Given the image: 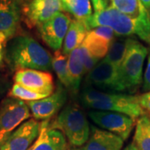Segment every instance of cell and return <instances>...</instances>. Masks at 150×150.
I'll list each match as a JSON object with an SVG mask.
<instances>
[{"mask_svg":"<svg viewBox=\"0 0 150 150\" xmlns=\"http://www.w3.org/2000/svg\"><path fill=\"white\" fill-rule=\"evenodd\" d=\"M88 116L98 126L116 134L123 140L129 139L136 124V120L120 112L93 110L88 112Z\"/></svg>","mask_w":150,"mask_h":150,"instance_id":"cell-8","label":"cell"},{"mask_svg":"<svg viewBox=\"0 0 150 150\" xmlns=\"http://www.w3.org/2000/svg\"><path fill=\"white\" fill-rule=\"evenodd\" d=\"M112 8L127 16L150 23V11L146 9L140 0H108Z\"/></svg>","mask_w":150,"mask_h":150,"instance_id":"cell-19","label":"cell"},{"mask_svg":"<svg viewBox=\"0 0 150 150\" xmlns=\"http://www.w3.org/2000/svg\"><path fill=\"white\" fill-rule=\"evenodd\" d=\"M140 1L145 8L150 11V0H140Z\"/></svg>","mask_w":150,"mask_h":150,"instance_id":"cell-31","label":"cell"},{"mask_svg":"<svg viewBox=\"0 0 150 150\" xmlns=\"http://www.w3.org/2000/svg\"><path fill=\"white\" fill-rule=\"evenodd\" d=\"M48 123H42L40 134L30 150H67L68 144L64 134L59 129L48 127Z\"/></svg>","mask_w":150,"mask_h":150,"instance_id":"cell-17","label":"cell"},{"mask_svg":"<svg viewBox=\"0 0 150 150\" xmlns=\"http://www.w3.org/2000/svg\"><path fill=\"white\" fill-rule=\"evenodd\" d=\"M123 150H139V149L135 145L134 142H132L131 144H129L126 148H124V149Z\"/></svg>","mask_w":150,"mask_h":150,"instance_id":"cell-30","label":"cell"},{"mask_svg":"<svg viewBox=\"0 0 150 150\" xmlns=\"http://www.w3.org/2000/svg\"><path fill=\"white\" fill-rule=\"evenodd\" d=\"M51 128L60 130L72 146L81 147L89 138L91 126L83 109L77 103H70L60 112Z\"/></svg>","mask_w":150,"mask_h":150,"instance_id":"cell-5","label":"cell"},{"mask_svg":"<svg viewBox=\"0 0 150 150\" xmlns=\"http://www.w3.org/2000/svg\"><path fill=\"white\" fill-rule=\"evenodd\" d=\"M94 9V13H99L108 7L107 2L105 0H90Z\"/></svg>","mask_w":150,"mask_h":150,"instance_id":"cell-28","label":"cell"},{"mask_svg":"<svg viewBox=\"0 0 150 150\" xmlns=\"http://www.w3.org/2000/svg\"><path fill=\"white\" fill-rule=\"evenodd\" d=\"M84 74V66L78 47L69 54L68 59V75L69 81V88L72 92L78 93Z\"/></svg>","mask_w":150,"mask_h":150,"instance_id":"cell-20","label":"cell"},{"mask_svg":"<svg viewBox=\"0 0 150 150\" xmlns=\"http://www.w3.org/2000/svg\"><path fill=\"white\" fill-rule=\"evenodd\" d=\"M88 30L100 26L108 27L115 35L128 37L136 35L150 44V23L141 21L127 16L119 11L108 6L99 13H93L84 23Z\"/></svg>","mask_w":150,"mask_h":150,"instance_id":"cell-3","label":"cell"},{"mask_svg":"<svg viewBox=\"0 0 150 150\" xmlns=\"http://www.w3.org/2000/svg\"><path fill=\"white\" fill-rule=\"evenodd\" d=\"M68 12L75 17V19L85 23L93 15L90 0H69Z\"/></svg>","mask_w":150,"mask_h":150,"instance_id":"cell-24","label":"cell"},{"mask_svg":"<svg viewBox=\"0 0 150 150\" xmlns=\"http://www.w3.org/2000/svg\"><path fill=\"white\" fill-rule=\"evenodd\" d=\"M114 36L115 33L110 28L100 26L90 29L82 43L88 53L97 61H99L105 58Z\"/></svg>","mask_w":150,"mask_h":150,"instance_id":"cell-13","label":"cell"},{"mask_svg":"<svg viewBox=\"0 0 150 150\" xmlns=\"http://www.w3.org/2000/svg\"><path fill=\"white\" fill-rule=\"evenodd\" d=\"M67 98L66 89L60 86L51 95L39 100L27 102V105L36 120H45L55 115L64 107Z\"/></svg>","mask_w":150,"mask_h":150,"instance_id":"cell-12","label":"cell"},{"mask_svg":"<svg viewBox=\"0 0 150 150\" xmlns=\"http://www.w3.org/2000/svg\"><path fill=\"white\" fill-rule=\"evenodd\" d=\"M15 83L37 93L48 97L54 93L53 76L46 71L34 69L18 70L14 75Z\"/></svg>","mask_w":150,"mask_h":150,"instance_id":"cell-11","label":"cell"},{"mask_svg":"<svg viewBox=\"0 0 150 150\" xmlns=\"http://www.w3.org/2000/svg\"><path fill=\"white\" fill-rule=\"evenodd\" d=\"M81 101L86 107L96 110L120 112L136 121L147 115L140 106L138 95L108 93L92 87H85L81 93Z\"/></svg>","mask_w":150,"mask_h":150,"instance_id":"cell-2","label":"cell"},{"mask_svg":"<svg viewBox=\"0 0 150 150\" xmlns=\"http://www.w3.org/2000/svg\"><path fill=\"white\" fill-rule=\"evenodd\" d=\"M88 31L89 30L87 28L83 22L78 19L72 20L65 36L62 53L66 56H69L73 50L82 44Z\"/></svg>","mask_w":150,"mask_h":150,"instance_id":"cell-18","label":"cell"},{"mask_svg":"<svg viewBox=\"0 0 150 150\" xmlns=\"http://www.w3.org/2000/svg\"><path fill=\"white\" fill-rule=\"evenodd\" d=\"M72 150H79V149H72Z\"/></svg>","mask_w":150,"mask_h":150,"instance_id":"cell-34","label":"cell"},{"mask_svg":"<svg viewBox=\"0 0 150 150\" xmlns=\"http://www.w3.org/2000/svg\"><path fill=\"white\" fill-rule=\"evenodd\" d=\"M123 142L116 134L91 126L89 138L82 150H121Z\"/></svg>","mask_w":150,"mask_h":150,"instance_id":"cell-16","label":"cell"},{"mask_svg":"<svg viewBox=\"0 0 150 150\" xmlns=\"http://www.w3.org/2000/svg\"><path fill=\"white\" fill-rule=\"evenodd\" d=\"M42 123L29 119L18 127L1 144L0 150H28L38 139Z\"/></svg>","mask_w":150,"mask_h":150,"instance_id":"cell-10","label":"cell"},{"mask_svg":"<svg viewBox=\"0 0 150 150\" xmlns=\"http://www.w3.org/2000/svg\"><path fill=\"white\" fill-rule=\"evenodd\" d=\"M9 95L12 98H14L17 99H19L22 101H27V102H31V101H36L44 98V97L42 94L37 93L35 92H33L26 88L19 85L18 83H14L13 88H11Z\"/></svg>","mask_w":150,"mask_h":150,"instance_id":"cell-25","label":"cell"},{"mask_svg":"<svg viewBox=\"0 0 150 150\" xmlns=\"http://www.w3.org/2000/svg\"><path fill=\"white\" fill-rule=\"evenodd\" d=\"M26 103L14 98L4 100L0 104V146L15 129L30 118Z\"/></svg>","mask_w":150,"mask_h":150,"instance_id":"cell-6","label":"cell"},{"mask_svg":"<svg viewBox=\"0 0 150 150\" xmlns=\"http://www.w3.org/2000/svg\"><path fill=\"white\" fill-rule=\"evenodd\" d=\"M64 10L61 0H33L27 8V17L33 25L39 26Z\"/></svg>","mask_w":150,"mask_h":150,"instance_id":"cell-14","label":"cell"},{"mask_svg":"<svg viewBox=\"0 0 150 150\" xmlns=\"http://www.w3.org/2000/svg\"><path fill=\"white\" fill-rule=\"evenodd\" d=\"M134 142L139 150H150V117L144 115L136 121Z\"/></svg>","mask_w":150,"mask_h":150,"instance_id":"cell-21","label":"cell"},{"mask_svg":"<svg viewBox=\"0 0 150 150\" xmlns=\"http://www.w3.org/2000/svg\"><path fill=\"white\" fill-rule=\"evenodd\" d=\"M143 91L149 92L150 91V52L148 57V62L147 66L145 69L144 78H143V87H142Z\"/></svg>","mask_w":150,"mask_h":150,"instance_id":"cell-27","label":"cell"},{"mask_svg":"<svg viewBox=\"0 0 150 150\" xmlns=\"http://www.w3.org/2000/svg\"><path fill=\"white\" fill-rule=\"evenodd\" d=\"M21 0H0V32L11 38L16 32L21 18Z\"/></svg>","mask_w":150,"mask_h":150,"instance_id":"cell-15","label":"cell"},{"mask_svg":"<svg viewBox=\"0 0 150 150\" xmlns=\"http://www.w3.org/2000/svg\"><path fill=\"white\" fill-rule=\"evenodd\" d=\"M30 149H31V148H30ZM30 149H28V150H30Z\"/></svg>","mask_w":150,"mask_h":150,"instance_id":"cell-35","label":"cell"},{"mask_svg":"<svg viewBox=\"0 0 150 150\" xmlns=\"http://www.w3.org/2000/svg\"><path fill=\"white\" fill-rule=\"evenodd\" d=\"M88 87H96L100 91L108 93L124 92L119 69L105 59L99 61L88 72L85 79Z\"/></svg>","mask_w":150,"mask_h":150,"instance_id":"cell-7","label":"cell"},{"mask_svg":"<svg viewBox=\"0 0 150 150\" xmlns=\"http://www.w3.org/2000/svg\"><path fill=\"white\" fill-rule=\"evenodd\" d=\"M105 1H106V2H107V4H108V0H105Z\"/></svg>","mask_w":150,"mask_h":150,"instance_id":"cell-33","label":"cell"},{"mask_svg":"<svg viewBox=\"0 0 150 150\" xmlns=\"http://www.w3.org/2000/svg\"><path fill=\"white\" fill-rule=\"evenodd\" d=\"M52 68L57 74L63 85L69 88V81L68 75V59L67 56L59 51L55 52L52 59Z\"/></svg>","mask_w":150,"mask_h":150,"instance_id":"cell-23","label":"cell"},{"mask_svg":"<svg viewBox=\"0 0 150 150\" xmlns=\"http://www.w3.org/2000/svg\"><path fill=\"white\" fill-rule=\"evenodd\" d=\"M148 48L133 38L127 39V49L119 75L125 93H134L143 83V69Z\"/></svg>","mask_w":150,"mask_h":150,"instance_id":"cell-4","label":"cell"},{"mask_svg":"<svg viewBox=\"0 0 150 150\" xmlns=\"http://www.w3.org/2000/svg\"><path fill=\"white\" fill-rule=\"evenodd\" d=\"M71 21L72 19L69 15L59 12L38 26L42 39L55 52L59 51L62 48Z\"/></svg>","mask_w":150,"mask_h":150,"instance_id":"cell-9","label":"cell"},{"mask_svg":"<svg viewBox=\"0 0 150 150\" xmlns=\"http://www.w3.org/2000/svg\"><path fill=\"white\" fill-rule=\"evenodd\" d=\"M127 39L128 38H120L113 39L107 54L104 59L113 64L118 69L123 63L127 49Z\"/></svg>","mask_w":150,"mask_h":150,"instance_id":"cell-22","label":"cell"},{"mask_svg":"<svg viewBox=\"0 0 150 150\" xmlns=\"http://www.w3.org/2000/svg\"><path fill=\"white\" fill-rule=\"evenodd\" d=\"M8 38L7 37L5 33L0 32V63L2 62L4 58V51L6 47V43Z\"/></svg>","mask_w":150,"mask_h":150,"instance_id":"cell-29","label":"cell"},{"mask_svg":"<svg viewBox=\"0 0 150 150\" xmlns=\"http://www.w3.org/2000/svg\"><path fill=\"white\" fill-rule=\"evenodd\" d=\"M140 106L144 110L147 115L150 116V91L145 92L141 95H138Z\"/></svg>","mask_w":150,"mask_h":150,"instance_id":"cell-26","label":"cell"},{"mask_svg":"<svg viewBox=\"0 0 150 150\" xmlns=\"http://www.w3.org/2000/svg\"><path fill=\"white\" fill-rule=\"evenodd\" d=\"M61 2H62V5H63V8H64V10L68 12L69 0H61Z\"/></svg>","mask_w":150,"mask_h":150,"instance_id":"cell-32","label":"cell"},{"mask_svg":"<svg viewBox=\"0 0 150 150\" xmlns=\"http://www.w3.org/2000/svg\"><path fill=\"white\" fill-rule=\"evenodd\" d=\"M5 58L13 69L48 71L52 68V59L47 49L30 36L18 35L6 45Z\"/></svg>","mask_w":150,"mask_h":150,"instance_id":"cell-1","label":"cell"}]
</instances>
